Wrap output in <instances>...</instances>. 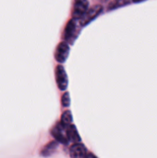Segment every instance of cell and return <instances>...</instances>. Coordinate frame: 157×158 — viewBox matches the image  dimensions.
Returning <instances> with one entry per match:
<instances>
[{"mask_svg":"<svg viewBox=\"0 0 157 158\" xmlns=\"http://www.w3.org/2000/svg\"><path fill=\"white\" fill-rule=\"evenodd\" d=\"M103 11V6H94L92 8L88 9L85 14L80 19H81V26L87 25L89 22H91L93 19H94L96 17H98Z\"/></svg>","mask_w":157,"mask_h":158,"instance_id":"cell-1","label":"cell"},{"mask_svg":"<svg viewBox=\"0 0 157 158\" xmlns=\"http://www.w3.org/2000/svg\"><path fill=\"white\" fill-rule=\"evenodd\" d=\"M67 127L68 126H66L63 123L59 122V123H57L56 125V127L52 131V133L55 136V138L58 142H60V143H62L64 144H66L69 141L68 137V134H67Z\"/></svg>","mask_w":157,"mask_h":158,"instance_id":"cell-2","label":"cell"},{"mask_svg":"<svg viewBox=\"0 0 157 158\" xmlns=\"http://www.w3.org/2000/svg\"><path fill=\"white\" fill-rule=\"evenodd\" d=\"M56 82L58 85V88L61 90H66L68 87V76L66 74V71L62 66H58L56 70Z\"/></svg>","mask_w":157,"mask_h":158,"instance_id":"cell-3","label":"cell"},{"mask_svg":"<svg viewBox=\"0 0 157 158\" xmlns=\"http://www.w3.org/2000/svg\"><path fill=\"white\" fill-rule=\"evenodd\" d=\"M68 53H69V47L67 43H61L58 44L56 51V59L60 62L63 63L66 61V59L68 56Z\"/></svg>","mask_w":157,"mask_h":158,"instance_id":"cell-4","label":"cell"},{"mask_svg":"<svg viewBox=\"0 0 157 158\" xmlns=\"http://www.w3.org/2000/svg\"><path fill=\"white\" fill-rule=\"evenodd\" d=\"M88 10V1L87 0H77L74 6V18L81 19L85 12Z\"/></svg>","mask_w":157,"mask_h":158,"instance_id":"cell-5","label":"cell"},{"mask_svg":"<svg viewBox=\"0 0 157 158\" xmlns=\"http://www.w3.org/2000/svg\"><path fill=\"white\" fill-rule=\"evenodd\" d=\"M71 158H85L87 152L86 148L81 143H75L71 146L69 151Z\"/></svg>","mask_w":157,"mask_h":158,"instance_id":"cell-6","label":"cell"},{"mask_svg":"<svg viewBox=\"0 0 157 158\" xmlns=\"http://www.w3.org/2000/svg\"><path fill=\"white\" fill-rule=\"evenodd\" d=\"M67 134H68V140H71L74 143H78L81 141V137L77 131V129L72 124H70L67 127Z\"/></svg>","mask_w":157,"mask_h":158,"instance_id":"cell-7","label":"cell"},{"mask_svg":"<svg viewBox=\"0 0 157 158\" xmlns=\"http://www.w3.org/2000/svg\"><path fill=\"white\" fill-rule=\"evenodd\" d=\"M76 20H71L68 25L67 26L66 30V39H69L70 37L74 36L75 31H76Z\"/></svg>","mask_w":157,"mask_h":158,"instance_id":"cell-8","label":"cell"},{"mask_svg":"<svg viewBox=\"0 0 157 158\" xmlns=\"http://www.w3.org/2000/svg\"><path fill=\"white\" fill-rule=\"evenodd\" d=\"M61 123H63L64 125L66 126H68L71 124L72 122V116H71V113L69 111H67L65 112L63 115H62V118H61Z\"/></svg>","mask_w":157,"mask_h":158,"instance_id":"cell-9","label":"cell"},{"mask_svg":"<svg viewBox=\"0 0 157 158\" xmlns=\"http://www.w3.org/2000/svg\"><path fill=\"white\" fill-rule=\"evenodd\" d=\"M130 1L129 0H115L113 1L110 5H109V9H114L116 7H119V6H122L124 5H127L129 4Z\"/></svg>","mask_w":157,"mask_h":158,"instance_id":"cell-10","label":"cell"},{"mask_svg":"<svg viewBox=\"0 0 157 158\" xmlns=\"http://www.w3.org/2000/svg\"><path fill=\"white\" fill-rule=\"evenodd\" d=\"M69 103H70L69 94H68V93H66V94L62 96V105H63L64 106H69Z\"/></svg>","mask_w":157,"mask_h":158,"instance_id":"cell-11","label":"cell"},{"mask_svg":"<svg viewBox=\"0 0 157 158\" xmlns=\"http://www.w3.org/2000/svg\"><path fill=\"white\" fill-rule=\"evenodd\" d=\"M85 158H97L94 155H93V154H87L86 155V156Z\"/></svg>","mask_w":157,"mask_h":158,"instance_id":"cell-12","label":"cell"},{"mask_svg":"<svg viewBox=\"0 0 157 158\" xmlns=\"http://www.w3.org/2000/svg\"><path fill=\"white\" fill-rule=\"evenodd\" d=\"M99 1H101V2H106V1H108V0H99Z\"/></svg>","mask_w":157,"mask_h":158,"instance_id":"cell-13","label":"cell"},{"mask_svg":"<svg viewBox=\"0 0 157 158\" xmlns=\"http://www.w3.org/2000/svg\"><path fill=\"white\" fill-rule=\"evenodd\" d=\"M134 2H140V1H143V0H133Z\"/></svg>","mask_w":157,"mask_h":158,"instance_id":"cell-14","label":"cell"}]
</instances>
